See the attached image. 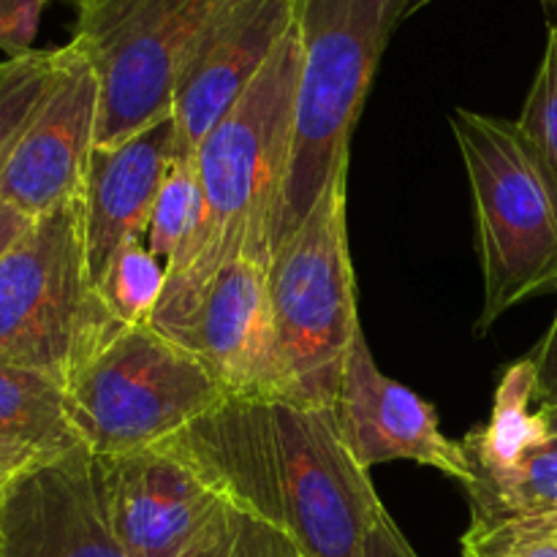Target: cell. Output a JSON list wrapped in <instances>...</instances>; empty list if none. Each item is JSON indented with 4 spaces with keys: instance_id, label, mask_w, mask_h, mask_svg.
Masks as SVG:
<instances>
[{
    "instance_id": "cell-1",
    "label": "cell",
    "mask_w": 557,
    "mask_h": 557,
    "mask_svg": "<svg viewBox=\"0 0 557 557\" xmlns=\"http://www.w3.org/2000/svg\"><path fill=\"white\" fill-rule=\"evenodd\" d=\"M243 509L281 528L305 557H364L384 515L335 408L228 400L177 435Z\"/></svg>"
},
{
    "instance_id": "cell-2",
    "label": "cell",
    "mask_w": 557,
    "mask_h": 557,
    "mask_svg": "<svg viewBox=\"0 0 557 557\" xmlns=\"http://www.w3.org/2000/svg\"><path fill=\"white\" fill-rule=\"evenodd\" d=\"M297 20L248 90L194 152L199 215L166 267L152 326L188 346L212 283L239 259L272 264L294 147L299 90Z\"/></svg>"
},
{
    "instance_id": "cell-3",
    "label": "cell",
    "mask_w": 557,
    "mask_h": 557,
    "mask_svg": "<svg viewBox=\"0 0 557 557\" xmlns=\"http://www.w3.org/2000/svg\"><path fill=\"white\" fill-rule=\"evenodd\" d=\"M417 0H297L302 49L294 147L275 248L292 237L341 169L395 27ZM275 256V253H272Z\"/></svg>"
},
{
    "instance_id": "cell-4",
    "label": "cell",
    "mask_w": 557,
    "mask_h": 557,
    "mask_svg": "<svg viewBox=\"0 0 557 557\" xmlns=\"http://www.w3.org/2000/svg\"><path fill=\"white\" fill-rule=\"evenodd\" d=\"M451 131L473 196L484 335L515 305L557 292V194L511 120L455 109Z\"/></svg>"
},
{
    "instance_id": "cell-5",
    "label": "cell",
    "mask_w": 557,
    "mask_h": 557,
    "mask_svg": "<svg viewBox=\"0 0 557 557\" xmlns=\"http://www.w3.org/2000/svg\"><path fill=\"white\" fill-rule=\"evenodd\" d=\"M270 299L283 400L335 408L348 354L362 332L348 248V166L332 177L302 226L275 248Z\"/></svg>"
},
{
    "instance_id": "cell-6",
    "label": "cell",
    "mask_w": 557,
    "mask_h": 557,
    "mask_svg": "<svg viewBox=\"0 0 557 557\" xmlns=\"http://www.w3.org/2000/svg\"><path fill=\"white\" fill-rule=\"evenodd\" d=\"M65 392L76 433L96 457L166 444L228 403L205 362L152 324L109 337L71 373Z\"/></svg>"
},
{
    "instance_id": "cell-7",
    "label": "cell",
    "mask_w": 557,
    "mask_h": 557,
    "mask_svg": "<svg viewBox=\"0 0 557 557\" xmlns=\"http://www.w3.org/2000/svg\"><path fill=\"white\" fill-rule=\"evenodd\" d=\"M120 330L90 283L76 196L38 215L0 261V362L69 384Z\"/></svg>"
},
{
    "instance_id": "cell-8",
    "label": "cell",
    "mask_w": 557,
    "mask_h": 557,
    "mask_svg": "<svg viewBox=\"0 0 557 557\" xmlns=\"http://www.w3.org/2000/svg\"><path fill=\"white\" fill-rule=\"evenodd\" d=\"M74 41L98 76L96 147H112L172 114L185 52L215 0H76Z\"/></svg>"
},
{
    "instance_id": "cell-9",
    "label": "cell",
    "mask_w": 557,
    "mask_h": 557,
    "mask_svg": "<svg viewBox=\"0 0 557 557\" xmlns=\"http://www.w3.org/2000/svg\"><path fill=\"white\" fill-rule=\"evenodd\" d=\"M96 460L114 536L128 557H196L221 531L232 498L180 438Z\"/></svg>"
},
{
    "instance_id": "cell-10",
    "label": "cell",
    "mask_w": 557,
    "mask_h": 557,
    "mask_svg": "<svg viewBox=\"0 0 557 557\" xmlns=\"http://www.w3.org/2000/svg\"><path fill=\"white\" fill-rule=\"evenodd\" d=\"M294 20L297 0H215L177 76L172 158L194 156L207 131L259 76Z\"/></svg>"
},
{
    "instance_id": "cell-11",
    "label": "cell",
    "mask_w": 557,
    "mask_h": 557,
    "mask_svg": "<svg viewBox=\"0 0 557 557\" xmlns=\"http://www.w3.org/2000/svg\"><path fill=\"white\" fill-rule=\"evenodd\" d=\"M98 76L85 49L71 38L47 96L22 131L0 174V199L38 218L76 199L96 150Z\"/></svg>"
},
{
    "instance_id": "cell-12",
    "label": "cell",
    "mask_w": 557,
    "mask_h": 557,
    "mask_svg": "<svg viewBox=\"0 0 557 557\" xmlns=\"http://www.w3.org/2000/svg\"><path fill=\"white\" fill-rule=\"evenodd\" d=\"M0 557H128L87 446L27 468L0 506Z\"/></svg>"
},
{
    "instance_id": "cell-13",
    "label": "cell",
    "mask_w": 557,
    "mask_h": 557,
    "mask_svg": "<svg viewBox=\"0 0 557 557\" xmlns=\"http://www.w3.org/2000/svg\"><path fill=\"white\" fill-rule=\"evenodd\" d=\"M337 419L348 449L368 471L384 462H417L471 487L473 468L466 446L446 438L435 406L381 373L364 332L348 354Z\"/></svg>"
},
{
    "instance_id": "cell-14",
    "label": "cell",
    "mask_w": 557,
    "mask_h": 557,
    "mask_svg": "<svg viewBox=\"0 0 557 557\" xmlns=\"http://www.w3.org/2000/svg\"><path fill=\"white\" fill-rule=\"evenodd\" d=\"M188 348L228 400H283L270 267L239 259L212 283Z\"/></svg>"
},
{
    "instance_id": "cell-15",
    "label": "cell",
    "mask_w": 557,
    "mask_h": 557,
    "mask_svg": "<svg viewBox=\"0 0 557 557\" xmlns=\"http://www.w3.org/2000/svg\"><path fill=\"white\" fill-rule=\"evenodd\" d=\"M172 145L174 120L169 114L120 145L92 150L79 201L87 272L96 288L125 245L145 243Z\"/></svg>"
},
{
    "instance_id": "cell-16",
    "label": "cell",
    "mask_w": 557,
    "mask_h": 557,
    "mask_svg": "<svg viewBox=\"0 0 557 557\" xmlns=\"http://www.w3.org/2000/svg\"><path fill=\"white\" fill-rule=\"evenodd\" d=\"M0 444L38 460L79 449L63 381L30 368L0 362Z\"/></svg>"
},
{
    "instance_id": "cell-17",
    "label": "cell",
    "mask_w": 557,
    "mask_h": 557,
    "mask_svg": "<svg viewBox=\"0 0 557 557\" xmlns=\"http://www.w3.org/2000/svg\"><path fill=\"white\" fill-rule=\"evenodd\" d=\"M547 438L542 406H539L536 370L525 357L506 368L495 389L493 413L487 422L466 435L462 446L476 476V473L506 471Z\"/></svg>"
},
{
    "instance_id": "cell-18",
    "label": "cell",
    "mask_w": 557,
    "mask_h": 557,
    "mask_svg": "<svg viewBox=\"0 0 557 557\" xmlns=\"http://www.w3.org/2000/svg\"><path fill=\"white\" fill-rule=\"evenodd\" d=\"M471 522L557 515V438H547L506 471L476 473L466 490Z\"/></svg>"
},
{
    "instance_id": "cell-19",
    "label": "cell",
    "mask_w": 557,
    "mask_h": 557,
    "mask_svg": "<svg viewBox=\"0 0 557 557\" xmlns=\"http://www.w3.org/2000/svg\"><path fill=\"white\" fill-rule=\"evenodd\" d=\"M166 288V267L147 250L145 243L125 245L103 272L98 297L123 326L152 324Z\"/></svg>"
},
{
    "instance_id": "cell-20",
    "label": "cell",
    "mask_w": 557,
    "mask_h": 557,
    "mask_svg": "<svg viewBox=\"0 0 557 557\" xmlns=\"http://www.w3.org/2000/svg\"><path fill=\"white\" fill-rule=\"evenodd\" d=\"M60 63L58 49H33L0 63V174L9 163L22 131L47 96Z\"/></svg>"
},
{
    "instance_id": "cell-21",
    "label": "cell",
    "mask_w": 557,
    "mask_h": 557,
    "mask_svg": "<svg viewBox=\"0 0 557 557\" xmlns=\"http://www.w3.org/2000/svg\"><path fill=\"white\" fill-rule=\"evenodd\" d=\"M199 215V177L194 156L172 158L152 205L145 245L163 267L174 261Z\"/></svg>"
},
{
    "instance_id": "cell-22",
    "label": "cell",
    "mask_w": 557,
    "mask_h": 557,
    "mask_svg": "<svg viewBox=\"0 0 557 557\" xmlns=\"http://www.w3.org/2000/svg\"><path fill=\"white\" fill-rule=\"evenodd\" d=\"M515 123L557 194V25L549 27L542 63L528 90L522 114Z\"/></svg>"
},
{
    "instance_id": "cell-23",
    "label": "cell",
    "mask_w": 557,
    "mask_h": 557,
    "mask_svg": "<svg viewBox=\"0 0 557 557\" xmlns=\"http://www.w3.org/2000/svg\"><path fill=\"white\" fill-rule=\"evenodd\" d=\"M462 557H557V515L506 522H471Z\"/></svg>"
},
{
    "instance_id": "cell-24",
    "label": "cell",
    "mask_w": 557,
    "mask_h": 557,
    "mask_svg": "<svg viewBox=\"0 0 557 557\" xmlns=\"http://www.w3.org/2000/svg\"><path fill=\"white\" fill-rule=\"evenodd\" d=\"M196 557H305L277 525L232 500L221 531Z\"/></svg>"
},
{
    "instance_id": "cell-25",
    "label": "cell",
    "mask_w": 557,
    "mask_h": 557,
    "mask_svg": "<svg viewBox=\"0 0 557 557\" xmlns=\"http://www.w3.org/2000/svg\"><path fill=\"white\" fill-rule=\"evenodd\" d=\"M49 0H0V52L9 58L33 52Z\"/></svg>"
},
{
    "instance_id": "cell-26",
    "label": "cell",
    "mask_w": 557,
    "mask_h": 557,
    "mask_svg": "<svg viewBox=\"0 0 557 557\" xmlns=\"http://www.w3.org/2000/svg\"><path fill=\"white\" fill-rule=\"evenodd\" d=\"M536 370V389H539V406L557 400V313L549 324L547 335L539 341V346L528 354Z\"/></svg>"
},
{
    "instance_id": "cell-27",
    "label": "cell",
    "mask_w": 557,
    "mask_h": 557,
    "mask_svg": "<svg viewBox=\"0 0 557 557\" xmlns=\"http://www.w3.org/2000/svg\"><path fill=\"white\" fill-rule=\"evenodd\" d=\"M364 557H419L413 553V547L408 544V539L403 536L400 528L395 525V520L389 517V511L379 517L373 533L368 539V555Z\"/></svg>"
},
{
    "instance_id": "cell-28",
    "label": "cell",
    "mask_w": 557,
    "mask_h": 557,
    "mask_svg": "<svg viewBox=\"0 0 557 557\" xmlns=\"http://www.w3.org/2000/svg\"><path fill=\"white\" fill-rule=\"evenodd\" d=\"M36 223V218L27 215L25 210H20L11 201L0 199V261L9 256V250L30 232V226Z\"/></svg>"
},
{
    "instance_id": "cell-29",
    "label": "cell",
    "mask_w": 557,
    "mask_h": 557,
    "mask_svg": "<svg viewBox=\"0 0 557 557\" xmlns=\"http://www.w3.org/2000/svg\"><path fill=\"white\" fill-rule=\"evenodd\" d=\"M36 462H44V460L27 455V451L14 449V446L0 444V506H3L5 495H9V490H11V484H14L16 479H20L22 473L27 471V468L36 466Z\"/></svg>"
},
{
    "instance_id": "cell-30",
    "label": "cell",
    "mask_w": 557,
    "mask_h": 557,
    "mask_svg": "<svg viewBox=\"0 0 557 557\" xmlns=\"http://www.w3.org/2000/svg\"><path fill=\"white\" fill-rule=\"evenodd\" d=\"M542 417H544V428H547L549 438H557V400L542 406Z\"/></svg>"
},
{
    "instance_id": "cell-31",
    "label": "cell",
    "mask_w": 557,
    "mask_h": 557,
    "mask_svg": "<svg viewBox=\"0 0 557 557\" xmlns=\"http://www.w3.org/2000/svg\"><path fill=\"white\" fill-rule=\"evenodd\" d=\"M428 3H433V0H417V3H413V11L424 9ZM542 3H544V9H547V11H557V0H542Z\"/></svg>"
}]
</instances>
